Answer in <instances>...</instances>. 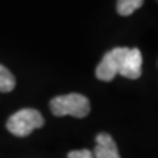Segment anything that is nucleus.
<instances>
[{
    "label": "nucleus",
    "mask_w": 158,
    "mask_h": 158,
    "mask_svg": "<svg viewBox=\"0 0 158 158\" xmlns=\"http://www.w3.org/2000/svg\"><path fill=\"white\" fill-rule=\"evenodd\" d=\"M50 111L54 116H74L78 118L86 117L91 111L90 100L82 94L59 95L50 100Z\"/></svg>",
    "instance_id": "nucleus-1"
},
{
    "label": "nucleus",
    "mask_w": 158,
    "mask_h": 158,
    "mask_svg": "<svg viewBox=\"0 0 158 158\" xmlns=\"http://www.w3.org/2000/svg\"><path fill=\"white\" fill-rule=\"evenodd\" d=\"M45 124L41 112L33 108H24L8 118L7 129L17 137H27L34 129H38Z\"/></svg>",
    "instance_id": "nucleus-2"
},
{
    "label": "nucleus",
    "mask_w": 158,
    "mask_h": 158,
    "mask_svg": "<svg viewBox=\"0 0 158 158\" xmlns=\"http://www.w3.org/2000/svg\"><path fill=\"white\" fill-rule=\"evenodd\" d=\"M127 50L128 48H115L106 53V56L96 67V78L103 82H111L118 74Z\"/></svg>",
    "instance_id": "nucleus-3"
},
{
    "label": "nucleus",
    "mask_w": 158,
    "mask_h": 158,
    "mask_svg": "<svg viewBox=\"0 0 158 158\" xmlns=\"http://www.w3.org/2000/svg\"><path fill=\"white\" fill-rule=\"evenodd\" d=\"M118 74L128 79H138L142 74V54L137 48L128 49L123 58Z\"/></svg>",
    "instance_id": "nucleus-4"
},
{
    "label": "nucleus",
    "mask_w": 158,
    "mask_h": 158,
    "mask_svg": "<svg viewBox=\"0 0 158 158\" xmlns=\"http://www.w3.org/2000/svg\"><path fill=\"white\" fill-rule=\"evenodd\" d=\"M92 154L94 158H121L115 140L111 135L104 132L96 136V146Z\"/></svg>",
    "instance_id": "nucleus-5"
},
{
    "label": "nucleus",
    "mask_w": 158,
    "mask_h": 158,
    "mask_svg": "<svg viewBox=\"0 0 158 158\" xmlns=\"http://www.w3.org/2000/svg\"><path fill=\"white\" fill-rule=\"evenodd\" d=\"M16 86L13 74L0 63V92H11Z\"/></svg>",
    "instance_id": "nucleus-6"
},
{
    "label": "nucleus",
    "mask_w": 158,
    "mask_h": 158,
    "mask_svg": "<svg viewBox=\"0 0 158 158\" xmlns=\"http://www.w3.org/2000/svg\"><path fill=\"white\" fill-rule=\"evenodd\" d=\"M144 0H117V13L121 16H129L140 7H142Z\"/></svg>",
    "instance_id": "nucleus-7"
},
{
    "label": "nucleus",
    "mask_w": 158,
    "mask_h": 158,
    "mask_svg": "<svg viewBox=\"0 0 158 158\" xmlns=\"http://www.w3.org/2000/svg\"><path fill=\"white\" fill-rule=\"evenodd\" d=\"M67 158H94L91 150L82 149V150H73L67 154Z\"/></svg>",
    "instance_id": "nucleus-8"
}]
</instances>
